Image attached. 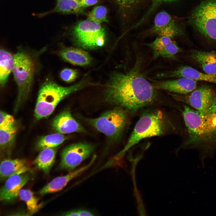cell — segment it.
Here are the masks:
<instances>
[{"instance_id":"28","label":"cell","mask_w":216,"mask_h":216,"mask_svg":"<svg viewBox=\"0 0 216 216\" xmlns=\"http://www.w3.org/2000/svg\"><path fill=\"white\" fill-rule=\"evenodd\" d=\"M77 76V71L70 68H65L62 70L60 73L61 79L67 82H70L74 81Z\"/></svg>"},{"instance_id":"7","label":"cell","mask_w":216,"mask_h":216,"mask_svg":"<svg viewBox=\"0 0 216 216\" xmlns=\"http://www.w3.org/2000/svg\"><path fill=\"white\" fill-rule=\"evenodd\" d=\"M164 130L163 116L160 111L144 114L137 122L126 144L116 157L123 156L129 148L143 139L161 135Z\"/></svg>"},{"instance_id":"31","label":"cell","mask_w":216,"mask_h":216,"mask_svg":"<svg viewBox=\"0 0 216 216\" xmlns=\"http://www.w3.org/2000/svg\"><path fill=\"white\" fill-rule=\"evenodd\" d=\"M79 216H93L94 214L91 212L85 210H78Z\"/></svg>"},{"instance_id":"30","label":"cell","mask_w":216,"mask_h":216,"mask_svg":"<svg viewBox=\"0 0 216 216\" xmlns=\"http://www.w3.org/2000/svg\"><path fill=\"white\" fill-rule=\"evenodd\" d=\"M98 0H80L81 8H85L93 5L97 3Z\"/></svg>"},{"instance_id":"17","label":"cell","mask_w":216,"mask_h":216,"mask_svg":"<svg viewBox=\"0 0 216 216\" xmlns=\"http://www.w3.org/2000/svg\"><path fill=\"white\" fill-rule=\"evenodd\" d=\"M95 158L94 157L93 160L86 166L71 172L64 176L54 178L41 189L39 191V194L40 195H43L61 190L70 180L79 176L87 169L92 164Z\"/></svg>"},{"instance_id":"27","label":"cell","mask_w":216,"mask_h":216,"mask_svg":"<svg viewBox=\"0 0 216 216\" xmlns=\"http://www.w3.org/2000/svg\"><path fill=\"white\" fill-rule=\"evenodd\" d=\"M106 14L107 10L105 7L97 6L89 13L87 20L100 24L107 21Z\"/></svg>"},{"instance_id":"4","label":"cell","mask_w":216,"mask_h":216,"mask_svg":"<svg viewBox=\"0 0 216 216\" xmlns=\"http://www.w3.org/2000/svg\"><path fill=\"white\" fill-rule=\"evenodd\" d=\"M128 111L119 106L106 111L96 118H86L89 124L103 133L112 143L121 139L128 121Z\"/></svg>"},{"instance_id":"11","label":"cell","mask_w":216,"mask_h":216,"mask_svg":"<svg viewBox=\"0 0 216 216\" xmlns=\"http://www.w3.org/2000/svg\"><path fill=\"white\" fill-rule=\"evenodd\" d=\"M152 31L160 36L171 38L182 34L171 16L164 11L160 12L156 16Z\"/></svg>"},{"instance_id":"21","label":"cell","mask_w":216,"mask_h":216,"mask_svg":"<svg viewBox=\"0 0 216 216\" xmlns=\"http://www.w3.org/2000/svg\"><path fill=\"white\" fill-rule=\"evenodd\" d=\"M56 151L54 148L41 150L34 161V164L38 169L48 174L54 163Z\"/></svg>"},{"instance_id":"20","label":"cell","mask_w":216,"mask_h":216,"mask_svg":"<svg viewBox=\"0 0 216 216\" xmlns=\"http://www.w3.org/2000/svg\"><path fill=\"white\" fill-rule=\"evenodd\" d=\"M28 170L26 163L23 160H6L0 164V179L8 178L15 174L24 173Z\"/></svg>"},{"instance_id":"26","label":"cell","mask_w":216,"mask_h":216,"mask_svg":"<svg viewBox=\"0 0 216 216\" xmlns=\"http://www.w3.org/2000/svg\"><path fill=\"white\" fill-rule=\"evenodd\" d=\"M18 196L26 203L27 209L30 215L37 212L40 206L38 204V199L34 196L33 193L27 189H21Z\"/></svg>"},{"instance_id":"18","label":"cell","mask_w":216,"mask_h":216,"mask_svg":"<svg viewBox=\"0 0 216 216\" xmlns=\"http://www.w3.org/2000/svg\"><path fill=\"white\" fill-rule=\"evenodd\" d=\"M190 56L205 73L216 74V50L206 52L194 50Z\"/></svg>"},{"instance_id":"12","label":"cell","mask_w":216,"mask_h":216,"mask_svg":"<svg viewBox=\"0 0 216 216\" xmlns=\"http://www.w3.org/2000/svg\"><path fill=\"white\" fill-rule=\"evenodd\" d=\"M29 178V174L25 172L15 174L8 178L0 189V201L10 200L16 198Z\"/></svg>"},{"instance_id":"34","label":"cell","mask_w":216,"mask_h":216,"mask_svg":"<svg viewBox=\"0 0 216 216\" xmlns=\"http://www.w3.org/2000/svg\"><path fill=\"white\" fill-rule=\"evenodd\" d=\"M120 3L123 5H128L134 3L137 0H117Z\"/></svg>"},{"instance_id":"19","label":"cell","mask_w":216,"mask_h":216,"mask_svg":"<svg viewBox=\"0 0 216 216\" xmlns=\"http://www.w3.org/2000/svg\"><path fill=\"white\" fill-rule=\"evenodd\" d=\"M62 58L74 65L83 66L88 65L91 59L88 54L80 49L73 47L63 49L59 52Z\"/></svg>"},{"instance_id":"9","label":"cell","mask_w":216,"mask_h":216,"mask_svg":"<svg viewBox=\"0 0 216 216\" xmlns=\"http://www.w3.org/2000/svg\"><path fill=\"white\" fill-rule=\"evenodd\" d=\"M95 148L91 143L80 142L70 145L65 147L61 153L60 169L73 170L88 158Z\"/></svg>"},{"instance_id":"10","label":"cell","mask_w":216,"mask_h":216,"mask_svg":"<svg viewBox=\"0 0 216 216\" xmlns=\"http://www.w3.org/2000/svg\"><path fill=\"white\" fill-rule=\"evenodd\" d=\"M216 94L213 89L206 84L192 92L186 97L185 101L195 110L202 112L209 107Z\"/></svg>"},{"instance_id":"1","label":"cell","mask_w":216,"mask_h":216,"mask_svg":"<svg viewBox=\"0 0 216 216\" xmlns=\"http://www.w3.org/2000/svg\"><path fill=\"white\" fill-rule=\"evenodd\" d=\"M152 85L134 70L126 74H113L105 92L109 104L134 112L152 103L155 98Z\"/></svg>"},{"instance_id":"24","label":"cell","mask_w":216,"mask_h":216,"mask_svg":"<svg viewBox=\"0 0 216 216\" xmlns=\"http://www.w3.org/2000/svg\"><path fill=\"white\" fill-rule=\"evenodd\" d=\"M79 1L80 0H56L55 8L44 15L56 12L64 14L77 13L82 8L80 6Z\"/></svg>"},{"instance_id":"16","label":"cell","mask_w":216,"mask_h":216,"mask_svg":"<svg viewBox=\"0 0 216 216\" xmlns=\"http://www.w3.org/2000/svg\"><path fill=\"white\" fill-rule=\"evenodd\" d=\"M159 77L184 78L196 81H203L216 84V74L200 72L188 66H182L170 72L158 74Z\"/></svg>"},{"instance_id":"2","label":"cell","mask_w":216,"mask_h":216,"mask_svg":"<svg viewBox=\"0 0 216 216\" xmlns=\"http://www.w3.org/2000/svg\"><path fill=\"white\" fill-rule=\"evenodd\" d=\"M189 137L186 145L216 147V94L209 107L201 112L185 106L182 112Z\"/></svg>"},{"instance_id":"8","label":"cell","mask_w":216,"mask_h":216,"mask_svg":"<svg viewBox=\"0 0 216 216\" xmlns=\"http://www.w3.org/2000/svg\"><path fill=\"white\" fill-rule=\"evenodd\" d=\"M71 32L75 43L82 47L94 48L104 44L105 31L100 24L87 20L82 21L73 27Z\"/></svg>"},{"instance_id":"5","label":"cell","mask_w":216,"mask_h":216,"mask_svg":"<svg viewBox=\"0 0 216 216\" xmlns=\"http://www.w3.org/2000/svg\"><path fill=\"white\" fill-rule=\"evenodd\" d=\"M12 70L18 88L14 111L16 112L28 97L35 72V64L32 57L26 52L19 51L14 56Z\"/></svg>"},{"instance_id":"33","label":"cell","mask_w":216,"mask_h":216,"mask_svg":"<svg viewBox=\"0 0 216 216\" xmlns=\"http://www.w3.org/2000/svg\"><path fill=\"white\" fill-rule=\"evenodd\" d=\"M63 216H79L77 210H73L66 212L61 215Z\"/></svg>"},{"instance_id":"23","label":"cell","mask_w":216,"mask_h":216,"mask_svg":"<svg viewBox=\"0 0 216 216\" xmlns=\"http://www.w3.org/2000/svg\"><path fill=\"white\" fill-rule=\"evenodd\" d=\"M17 130L15 122L0 127V150L6 149L12 145Z\"/></svg>"},{"instance_id":"32","label":"cell","mask_w":216,"mask_h":216,"mask_svg":"<svg viewBox=\"0 0 216 216\" xmlns=\"http://www.w3.org/2000/svg\"><path fill=\"white\" fill-rule=\"evenodd\" d=\"M174 0H152V5L150 10L151 11L153 9H154V8L156 7L157 5L161 2H170Z\"/></svg>"},{"instance_id":"15","label":"cell","mask_w":216,"mask_h":216,"mask_svg":"<svg viewBox=\"0 0 216 216\" xmlns=\"http://www.w3.org/2000/svg\"><path fill=\"white\" fill-rule=\"evenodd\" d=\"M52 125L58 133L65 134L76 132L86 133L84 128L72 116L70 111L65 110L53 119Z\"/></svg>"},{"instance_id":"29","label":"cell","mask_w":216,"mask_h":216,"mask_svg":"<svg viewBox=\"0 0 216 216\" xmlns=\"http://www.w3.org/2000/svg\"><path fill=\"white\" fill-rule=\"evenodd\" d=\"M15 122L13 116L0 110V127L13 124Z\"/></svg>"},{"instance_id":"14","label":"cell","mask_w":216,"mask_h":216,"mask_svg":"<svg viewBox=\"0 0 216 216\" xmlns=\"http://www.w3.org/2000/svg\"><path fill=\"white\" fill-rule=\"evenodd\" d=\"M146 45L152 50L155 58L160 56L173 58L181 50L171 38L167 36H159Z\"/></svg>"},{"instance_id":"13","label":"cell","mask_w":216,"mask_h":216,"mask_svg":"<svg viewBox=\"0 0 216 216\" xmlns=\"http://www.w3.org/2000/svg\"><path fill=\"white\" fill-rule=\"evenodd\" d=\"M196 81L184 78L172 80L153 81L154 88L165 90L181 94L191 92L197 87Z\"/></svg>"},{"instance_id":"22","label":"cell","mask_w":216,"mask_h":216,"mask_svg":"<svg viewBox=\"0 0 216 216\" xmlns=\"http://www.w3.org/2000/svg\"><path fill=\"white\" fill-rule=\"evenodd\" d=\"M14 57L8 51L0 49V85L7 82L14 64Z\"/></svg>"},{"instance_id":"25","label":"cell","mask_w":216,"mask_h":216,"mask_svg":"<svg viewBox=\"0 0 216 216\" xmlns=\"http://www.w3.org/2000/svg\"><path fill=\"white\" fill-rule=\"evenodd\" d=\"M67 137L59 133L50 134L41 137L36 144V148L41 150L44 148H54L62 143Z\"/></svg>"},{"instance_id":"3","label":"cell","mask_w":216,"mask_h":216,"mask_svg":"<svg viewBox=\"0 0 216 216\" xmlns=\"http://www.w3.org/2000/svg\"><path fill=\"white\" fill-rule=\"evenodd\" d=\"M82 81L68 87L60 86L51 81L45 82L40 88L34 111L37 120L48 117L58 104L70 94L81 89Z\"/></svg>"},{"instance_id":"6","label":"cell","mask_w":216,"mask_h":216,"mask_svg":"<svg viewBox=\"0 0 216 216\" xmlns=\"http://www.w3.org/2000/svg\"><path fill=\"white\" fill-rule=\"evenodd\" d=\"M191 23L208 42L216 43V0H203L193 11Z\"/></svg>"}]
</instances>
